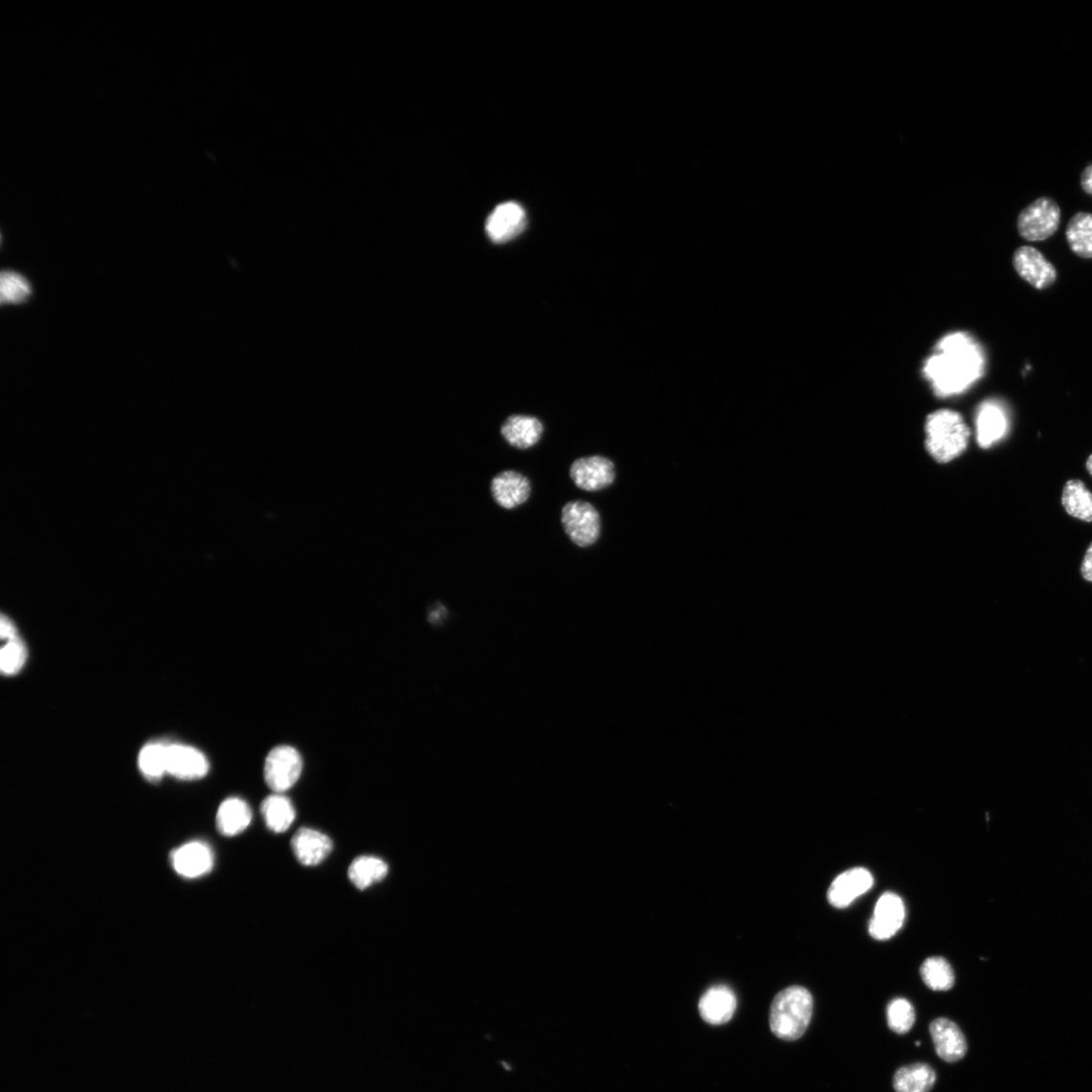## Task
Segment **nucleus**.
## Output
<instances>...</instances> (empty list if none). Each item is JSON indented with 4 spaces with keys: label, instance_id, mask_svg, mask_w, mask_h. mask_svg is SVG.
Segmentation results:
<instances>
[{
    "label": "nucleus",
    "instance_id": "obj_19",
    "mask_svg": "<svg viewBox=\"0 0 1092 1092\" xmlns=\"http://www.w3.org/2000/svg\"><path fill=\"white\" fill-rule=\"evenodd\" d=\"M544 432L545 427L540 419L525 415H512L501 428V435L508 444L522 451L529 450L539 443Z\"/></svg>",
    "mask_w": 1092,
    "mask_h": 1092
},
{
    "label": "nucleus",
    "instance_id": "obj_27",
    "mask_svg": "<svg viewBox=\"0 0 1092 1092\" xmlns=\"http://www.w3.org/2000/svg\"><path fill=\"white\" fill-rule=\"evenodd\" d=\"M167 748L163 744H150L142 748L139 768L143 775L157 780L167 773Z\"/></svg>",
    "mask_w": 1092,
    "mask_h": 1092
},
{
    "label": "nucleus",
    "instance_id": "obj_4",
    "mask_svg": "<svg viewBox=\"0 0 1092 1092\" xmlns=\"http://www.w3.org/2000/svg\"><path fill=\"white\" fill-rule=\"evenodd\" d=\"M562 524L571 543L589 547L599 540L600 515L597 509L585 501H571L562 510Z\"/></svg>",
    "mask_w": 1092,
    "mask_h": 1092
},
{
    "label": "nucleus",
    "instance_id": "obj_24",
    "mask_svg": "<svg viewBox=\"0 0 1092 1092\" xmlns=\"http://www.w3.org/2000/svg\"><path fill=\"white\" fill-rule=\"evenodd\" d=\"M388 871V865L381 858L363 856L356 858L351 863L348 876L355 887L365 890L374 883L382 881Z\"/></svg>",
    "mask_w": 1092,
    "mask_h": 1092
},
{
    "label": "nucleus",
    "instance_id": "obj_23",
    "mask_svg": "<svg viewBox=\"0 0 1092 1092\" xmlns=\"http://www.w3.org/2000/svg\"><path fill=\"white\" fill-rule=\"evenodd\" d=\"M1062 505L1072 517L1092 523V493L1083 481L1071 479L1066 482L1062 494Z\"/></svg>",
    "mask_w": 1092,
    "mask_h": 1092
},
{
    "label": "nucleus",
    "instance_id": "obj_2",
    "mask_svg": "<svg viewBox=\"0 0 1092 1092\" xmlns=\"http://www.w3.org/2000/svg\"><path fill=\"white\" fill-rule=\"evenodd\" d=\"M813 1012L811 992L791 987L779 992L769 1010V1027L784 1041H796L807 1032Z\"/></svg>",
    "mask_w": 1092,
    "mask_h": 1092
},
{
    "label": "nucleus",
    "instance_id": "obj_9",
    "mask_svg": "<svg viewBox=\"0 0 1092 1092\" xmlns=\"http://www.w3.org/2000/svg\"><path fill=\"white\" fill-rule=\"evenodd\" d=\"M1013 263L1017 275L1037 290L1049 288L1058 279L1054 265L1034 247L1017 248Z\"/></svg>",
    "mask_w": 1092,
    "mask_h": 1092
},
{
    "label": "nucleus",
    "instance_id": "obj_10",
    "mask_svg": "<svg viewBox=\"0 0 1092 1092\" xmlns=\"http://www.w3.org/2000/svg\"><path fill=\"white\" fill-rule=\"evenodd\" d=\"M526 221V212L522 205L514 202L501 204L487 220V234L494 243H507L522 234Z\"/></svg>",
    "mask_w": 1092,
    "mask_h": 1092
},
{
    "label": "nucleus",
    "instance_id": "obj_8",
    "mask_svg": "<svg viewBox=\"0 0 1092 1092\" xmlns=\"http://www.w3.org/2000/svg\"><path fill=\"white\" fill-rule=\"evenodd\" d=\"M905 920V906L898 894L885 892L877 902L869 924V933L875 940L884 941L897 935Z\"/></svg>",
    "mask_w": 1092,
    "mask_h": 1092
},
{
    "label": "nucleus",
    "instance_id": "obj_32",
    "mask_svg": "<svg viewBox=\"0 0 1092 1092\" xmlns=\"http://www.w3.org/2000/svg\"><path fill=\"white\" fill-rule=\"evenodd\" d=\"M1081 575L1086 581L1092 582V543L1086 551L1081 565Z\"/></svg>",
    "mask_w": 1092,
    "mask_h": 1092
},
{
    "label": "nucleus",
    "instance_id": "obj_1",
    "mask_svg": "<svg viewBox=\"0 0 1092 1092\" xmlns=\"http://www.w3.org/2000/svg\"><path fill=\"white\" fill-rule=\"evenodd\" d=\"M987 358L970 334L945 335L924 363V378L938 397L960 395L978 382L986 371Z\"/></svg>",
    "mask_w": 1092,
    "mask_h": 1092
},
{
    "label": "nucleus",
    "instance_id": "obj_34",
    "mask_svg": "<svg viewBox=\"0 0 1092 1092\" xmlns=\"http://www.w3.org/2000/svg\"><path fill=\"white\" fill-rule=\"evenodd\" d=\"M1086 469H1087L1088 473L1092 476V455L1087 459Z\"/></svg>",
    "mask_w": 1092,
    "mask_h": 1092
},
{
    "label": "nucleus",
    "instance_id": "obj_15",
    "mask_svg": "<svg viewBox=\"0 0 1092 1092\" xmlns=\"http://www.w3.org/2000/svg\"><path fill=\"white\" fill-rule=\"evenodd\" d=\"M210 765L201 750L183 745H171L167 748V773L182 780H196L205 777Z\"/></svg>",
    "mask_w": 1092,
    "mask_h": 1092
},
{
    "label": "nucleus",
    "instance_id": "obj_13",
    "mask_svg": "<svg viewBox=\"0 0 1092 1092\" xmlns=\"http://www.w3.org/2000/svg\"><path fill=\"white\" fill-rule=\"evenodd\" d=\"M929 1033L942 1060L955 1063L965 1058L969 1045L963 1032L952 1020L946 1017L936 1018L929 1025Z\"/></svg>",
    "mask_w": 1092,
    "mask_h": 1092
},
{
    "label": "nucleus",
    "instance_id": "obj_6",
    "mask_svg": "<svg viewBox=\"0 0 1092 1092\" xmlns=\"http://www.w3.org/2000/svg\"><path fill=\"white\" fill-rule=\"evenodd\" d=\"M301 771V757L290 746L275 747L265 760L264 779L275 793L281 794L290 791L300 779Z\"/></svg>",
    "mask_w": 1092,
    "mask_h": 1092
},
{
    "label": "nucleus",
    "instance_id": "obj_33",
    "mask_svg": "<svg viewBox=\"0 0 1092 1092\" xmlns=\"http://www.w3.org/2000/svg\"><path fill=\"white\" fill-rule=\"evenodd\" d=\"M1081 187L1085 192L1092 195V165L1082 172Z\"/></svg>",
    "mask_w": 1092,
    "mask_h": 1092
},
{
    "label": "nucleus",
    "instance_id": "obj_26",
    "mask_svg": "<svg viewBox=\"0 0 1092 1092\" xmlns=\"http://www.w3.org/2000/svg\"><path fill=\"white\" fill-rule=\"evenodd\" d=\"M925 986L934 992L950 991L955 984V974L948 962L942 957L926 959L921 969Z\"/></svg>",
    "mask_w": 1092,
    "mask_h": 1092
},
{
    "label": "nucleus",
    "instance_id": "obj_28",
    "mask_svg": "<svg viewBox=\"0 0 1092 1092\" xmlns=\"http://www.w3.org/2000/svg\"><path fill=\"white\" fill-rule=\"evenodd\" d=\"M887 1023L894 1033L907 1034L916 1023L915 1008L905 998L891 1000L887 1007Z\"/></svg>",
    "mask_w": 1092,
    "mask_h": 1092
},
{
    "label": "nucleus",
    "instance_id": "obj_30",
    "mask_svg": "<svg viewBox=\"0 0 1092 1092\" xmlns=\"http://www.w3.org/2000/svg\"><path fill=\"white\" fill-rule=\"evenodd\" d=\"M27 657V648L20 638L7 642L0 656L2 672L8 676L19 673L26 664Z\"/></svg>",
    "mask_w": 1092,
    "mask_h": 1092
},
{
    "label": "nucleus",
    "instance_id": "obj_17",
    "mask_svg": "<svg viewBox=\"0 0 1092 1092\" xmlns=\"http://www.w3.org/2000/svg\"><path fill=\"white\" fill-rule=\"evenodd\" d=\"M292 848L300 863L305 866H317L330 855L333 845L331 838L326 835L303 828L294 836Z\"/></svg>",
    "mask_w": 1092,
    "mask_h": 1092
},
{
    "label": "nucleus",
    "instance_id": "obj_22",
    "mask_svg": "<svg viewBox=\"0 0 1092 1092\" xmlns=\"http://www.w3.org/2000/svg\"><path fill=\"white\" fill-rule=\"evenodd\" d=\"M261 813L267 828L277 834L288 831L296 818L290 799L279 793L263 800Z\"/></svg>",
    "mask_w": 1092,
    "mask_h": 1092
},
{
    "label": "nucleus",
    "instance_id": "obj_3",
    "mask_svg": "<svg viewBox=\"0 0 1092 1092\" xmlns=\"http://www.w3.org/2000/svg\"><path fill=\"white\" fill-rule=\"evenodd\" d=\"M926 446L938 461L947 462L960 456L969 444L970 432L955 411L940 410L925 423Z\"/></svg>",
    "mask_w": 1092,
    "mask_h": 1092
},
{
    "label": "nucleus",
    "instance_id": "obj_14",
    "mask_svg": "<svg viewBox=\"0 0 1092 1092\" xmlns=\"http://www.w3.org/2000/svg\"><path fill=\"white\" fill-rule=\"evenodd\" d=\"M491 492L495 502L501 508L512 510L527 502L532 488L528 478L509 470L498 474L492 479Z\"/></svg>",
    "mask_w": 1092,
    "mask_h": 1092
},
{
    "label": "nucleus",
    "instance_id": "obj_7",
    "mask_svg": "<svg viewBox=\"0 0 1092 1092\" xmlns=\"http://www.w3.org/2000/svg\"><path fill=\"white\" fill-rule=\"evenodd\" d=\"M569 477L581 490L598 492L613 485L614 463L600 456L582 457L571 463Z\"/></svg>",
    "mask_w": 1092,
    "mask_h": 1092
},
{
    "label": "nucleus",
    "instance_id": "obj_11",
    "mask_svg": "<svg viewBox=\"0 0 1092 1092\" xmlns=\"http://www.w3.org/2000/svg\"><path fill=\"white\" fill-rule=\"evenodd\" d=\"M1010 428L1008 412L1004 405L989 400L982 403L976 415L977 441L983 449L991 446L1006 436Z\"/></svg>",
    "mask_w": 1092,
    "mask_h": 1092
},
{
    "label": "nucleus",
    "instance_id": "obj_18",
    "mask_svg": "<svg viewBox=\"0 0 1092 1092\" xmlns=\"http://www.w3.org/2000/svg\"><path fill=\"white\" fill-rule=\"evenodd\" d=\"M737 1009V997L724 986L709 989L700 1001V1012L706 1023L724 1025L731 1019Z\"/></svg>",
    "mask_w": 1092,
    "mask_h": 1092
},
{
    "label": "nucleus",
    "instance_id": "obj_31",
    "mask_svg": "<svg viewBox=\"0 0 1092 1092\" xmlns=\"http://www.w3.org/2000/svg\"><path fill=\"white\" fill-rule=\"evenodd\" d=\"M0 635L4 640L11 641L17 637L16 630L9 618L3 615L2 622H0Z\"/></svg>",
    "mask_w": 1092,
    "mask_h": 1092
},
{
    "label": "nucleus",
    "instance_id": "obj_20",
    "mask_svg": "<svg viewBox=\"0 0 1092 1092\" xmlns=\"http://www.w3.org/2000/svg\"><path fill=\"white\" fill-rule=\"evenodd\" d=\"M253 820V812L242 799L233 797L225 800L217 813L218 831L226 836H235L243 833Z\"/></svg>",
    "mask_w": 1092,
    "mask_h": 1092
},
{
    "label": "nucleus",
    "instance_id": "obj_25",
    "mask_svg": "<svg viewBox=\"0 0 1092 1092\" xmlns=\"http://www.w3.org/2000/svg\"><path fill=\"white\" fill-rule=\"evenodd\" d=\"M1066 239L1074 254L1092 258V213L1081 212L1073 216L1066 229Z\"/></svg>",
    "mask_w": 1092,
    "mask_h": 1092
},
{
    "label": "nucleus",
    "instance_id": "obj_35",
    "mask_svg": "<svg viewBox=\"0 0 1092 1092\" xmlns=\"http://www.w3.org/2000/svg\"><path fill=\"white\" fill-rule=\"evenodd\" d=\"M916 1045L919 1047V1046L921 1045V1042H920V1041H918V1042L916 1043Z\"/></svg>",
    "mask_w": 1092,
    "mask_h": 1092
},
{
    "label": "nucleus",
    "instance_id": "obj_5",
    "mask_svg": "<svg viewBox=\"0 0 1092 1092\" xmlns=\"http://www.w3.org/2000/svg\"><path fill=\"white\" fill-rule=\"evenodd\" d=\"M1060 218L1061 211L1055 201L1049 198L1036 200L1019 214V235L1031 242L1044 241L1059 230Z\"/></svg>",
    "mask_w": 1092,
    "mask_h": 1092
},
{
    "label": "nucleus",
    "instance_id": "obj_12",
    "mask_svg": "<svg viewBox=\"0 0 1092 1092\" xmlns=\"http://www.w3.org/2000/svg\"><path fill=\"white\" fill-rule=\"evenodd\" d=\"M874 884L872 874L865 868L850 869L839 874L828 891L829 903L836 908H845L868 892Z\"/></svg>",
    "mask_w": 1092,
    "mask_h": 1092
},
{
    "label": "nucleus",
    "instance_id": "obj_29",
    "mask_svg": "<svg viewBox=\"0 0 1092 1092\" xmlns=\"http://www.w3.org/2000/svg\"><path fill=\"white\" fill-rule=\"evenodd\" d=\"M0 294L3 303H20L30 297L32 288L21 275L6 272L0 278Z\"/></svg>",
    "mask_w": 1092,
    "mask_h": 1092
},
{
    "label": "nucleus",
    "instance_id": "obj_16",
    "mask_svg": "<svg viewBox=\"0 0 1092 1092\" xmlns=\"http://www.w3.org/2000/svg\"><path fill=\"white\" fill-rule=\"evenodd\" d=\"M171 862L176 873L185 879H199L212 870L213 854L202 841H191L173 852Z\"/></svg>",
    "mask_w": 1092,
    "mask_h": 1092
},
{
    "label": "nucleus",
    "instance_id": "obj_21",
    "mask_svg": "<svg viewBox=\"0 0 1092 1092\" xmlns=\"http://www.w3.org/2000/svg\"><path fill=\"white\" fill-rule=\"evenodd\" d=\"M936 1081L937 1074L932 1067L925 1063H915L895 1072L893 1087L897 1092H929Z\"/></svg>",
    "mask_w": 1092,
    "mask_h": 1092
}]
</instances>
